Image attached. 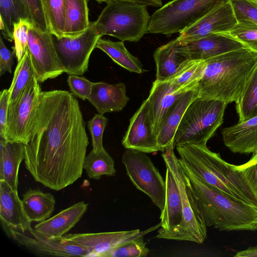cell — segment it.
Returning a JSON list of instances; mask_svg holds the SVG:
<instances>
[{
  "label": "cell",
  "instance_id": "4dcf8cb0",
  "mask_svg": "<svg viewBox=\"0 0 257 257\" xmlns=\"http://www.w3.org/2000/svg\"><path fill=\"white\" fill-rule=\"evenodd\" d=\"M83 169L89 179L95 180L103 175L114 176L116 173L114 161L105 149L98 152L91 150L85 158Z\"/></svg>",
  "mask_w": 257,
  "mask_h": 257
},
{
  "label": "cell",
  "instance_id": "cb8c5ba5",
  "mask_svg": "<svg viewBox=\"0 0 257 257\" xmlns=\"http://www.w3.org/2000/svg\"><path fill=\"white\" fill-rule=\"evenodd\" d=\"M198 97L197 90L186 92L169 109L157 136L160 151L174 147V137L183 116L190 104Z\"/></svg>",
  "mask_w": 257,
  "mask_h": 257
},
{
  "label": "cell",
  "instance_id": "836d02e7",
  "mask_svg": "<svg viewBox=\"0 0 257 257\" xmlns=\"http://www.w3.org/2000/svg\"><path fill=\"white\" fill-rule=\"evenodd\" d=\"M48 31L60 38L64 36V0H41Z\"/></svg>",
  "mask_w": 257,
  "mask_h": 257
},
{
  "label": "cell",
  "instance_id": "9c48e42d",
  "mask_svg": "<svg viewBox=\"0 0 257 257\" xmlns=\"http://www.w3.org/2000/svg\"><path fill=\"white\" fill-rule=\"evenodd\" d=\"M35 76L18 99L9 104L5 140L28 144L36 121L41 93Z\"/></svg>",
  "mask_w": 257,
  "mask_h": 257
},
{
  "label": "cell",
  "instance_id": "7c38bea8",
  "mask_svg": "<svg viewBox=\"0 0 257 257\" xmlns=\"http://www.w3.org/2000/svg\"><path fill=\"white\" fill-rule=\"evenodd\" d=\"M27 49L35 76L39 83L56 78L64 72L50 33L43 31L32 25L29 30Z\"/></svg>",
  "mask_w": 257,
  "mask_h": 257
},
{
  "label": "cell",
  "instance_id": "e575fe53",
  "mask_svg": "<svg viewBox=\"0 0 257 257\" xmlns=\"http://www.w3.org/2000/svg\"><path fill=\"white\" fill-rule=\"evenodd\" d=\"M235 108L239 122L257 116V69L243 94L235 102Z\"/></svg>",
  "mask_w": 257,
  "mask_h": 257
},
{
  "label": "cell",
  "instance_id": "ab89813d",
  "mask_svg": "<svg viewBox=\"0 0 257 257\" xmlns=\"http://www.w3.org/2000/svg\"><path fill=\"white\" fill-rule=\"evenodd\" d=\"M237 21L247 20L257 24V6L250 0H229Z\"/></svg>",
  "mask_w": 257,
  "mask_h": 257
},
{
  "label": "cell",
  "instance_id": "b9f144b4",
  "mask_svg": "<svg viewBox=\"0 0 257 257\" xmlns=\"http://www.w3.org/2000/svg\"><path fill=\"white\" fill-rule=\"evenodd\" d=\"M27 9L31 21L38 29L48 32L41 0H20Z\"/></svg>",
  "mask_w": 257,
  "mask_h": 257
},
{
  "label": "cell",
  "instance_id": "8d00e7d4",
  "mask_svg": "<svg viewBox=\"0 0 257 257\" xmlns=\"http://www.w3.org/2000/svg\"><path fill=\"white\" fill-rule=\"evenodd\" d=\"M229 33L246 48L257 52V24L247 20L237 21Z\"/></svg>",
  "mask_w": 257,
  "mask_h": 257
},
{
  "label": "cell",
  "instance_id": "4fadbf2b",
  "mask_svg": "<svg viewBox=\"0 0 257 257\" xmlns=\"http://www.w3.org/2000/svg\"><path fill=\"white\" fill-rule=\"evenodd\" d=\"M161 223L152 226L146 230L139 229L100 233H69L58 237L63 242L77 244L88 253V257H101L102 255L128 241L144 236L161 226Z\"/></svg>",
  "mask_w": 257,
  "mask_h": 257
},
{
  "label": "cell",
  "instance_id": "277c9868",
  "mask_svg": "<svg viewBox=\"0 0 257 257\" xmlns=\"http://www.w3.org/2000/svg\"><path fill=\"white\" fill-rule=\"evenodd\" d=\"M179 161L189 179L207 227L224 231L257 230V208L207 185Z\"/></svg>",
  "mask_w": 257,
  "mask_h": 257
},
{
  "label": "cell",
  "instance_id": "d590c367",
  "mask_svg": "<svg viewBox=\"0 0 257 257\" xmlns=\"http://www.w3.org/2000/svg\"><path fill=\"white\" fill-rule=\"evenodd\" d=\"M146 244L142 236L116 246L101 257H145L150 251Z\"/></svg>",
  "mask_w": 257,
  "mask_h": 257
},
{
  "label": "cell",
  "instance_id": "e0dca14e",
  "mask_svg": "<svg viewBox=\"0 0 257 257\" xmlns=\"http://www.w3.org/2000/svg\"><path fill=\"white\" fill-rule=\"evenodd\" d=\"M154 58L160 81L171 78L192 61L186 44L177 38L158 48Z\"/></svg>",
  "mask_w": 257,
  "mask_h": 257
},
{
  "label": "cell",
  "instance_id": "d6a6232c",
  "mask_svg": "<svg viewBox=\"0 0 257 257\" xmlns=\"http://www.w3.org/2000/svg\"><path fill=\"white\" fill-rule=\"evenodd\" d=\"M35 77L30 54L27 49L22 59L18 62L14 74L10 92L9 104L16 101Z\"/></svg>",
  "mask_w": 257,
  "mask_h": 257
},
{
  "label": "cell",
  "instance_id": "3957f363",
  "mask_svg": "<svg viewBox=\"0 0 257 257\" xmlns=\"http://www.w3.org/2000/svg\"><path fill=\"white\" fill-rule=\"evenodd\" d=\"M176 147L180 162L201 181L238 202L257 208V199L235 165L226 162L206 145L187 143Z\"/></svg>",
  "mask_w": 257,
  "mask_h": 257
},
{
  "label": "cell",
  "instance_id": "74e56055",
  "mask_svg": "<svg viewBox=\"0 0 257 257\" xmlns=\"http://www.w3.org/2000/svg\"><path fill=\"white\" fill-rule=\"evenodd\" d=\"M32 25L31 21L27 20H21L14 25L13 50L18 62L22 59L27 49L29 30Z\"/></svg>",
  "mask_w": 257,
  "mask_h": 257
},
{
  "label": "cell",
  "instance_id": "603a6c76",
  "mask_svg": "<svg viewBox=\"0 0 257 257\" xmlns=\"http://www.w3.org/2000/svg\"><path fill=\"white\" fill-rule=\"evenodd\" d=\"M224 144L232 152L254 154L257 152V116L222 130Z\"/></svg>",
  "mask_w": 257,
  "mask_h": 257
},
{
  "label": "cell",
  "instance_id": "f1b7e54d",
  "mask_svg": "<svg viewBox=\"0 0 257 257\" xmlns=\"http://www.w3.org/2000/svg\"><path fill=\"white\" fill-rule=\"evenodd\" d=\"M0 17L2 34L10 42L14 41L15 24L21 20L31 21L29 13L20 0H0Z\"/></svg>",
  "mask_w": 257,
  "mask_h": 257
},
{
  "label": "cell",
  "instance_id": "83f0119b",
  "mask_svg": "<svg viewBox=\"0 0 257 257\" xmlns=\"http://www.w3.org/2000/svg\"><path fill=\"white\" fill-rule=\"evenodd\" d=\"M88 1L64 0V37H77L88 29L90 24Z\"/></svg>",
  "mask_w": 257,
  "mask_h": 257
},
{
  "label": "cell",
  "instance_id": "ffe728a7",
  "mask_svg": "<svg viewBox=\"0 0 257 257\" xmlns=\"http://www.w3.org/2000/svg\"><path fill=\"white\" fill-rule=\"evenodd\" d=\"M184 93L175 90L170 79L163 81L156 80L153 82L147 99L150 119L156 136L167 112Z\"/></svg>",
  "mask_w": 257,
  "mask_h": 257
},
{
  "label": "cell",
  "instance_id": "4316f807",
  "mask_svg": "<svg viewBox=\"0 0 257 257\" xmlns=\"http://www.w3.org/2000/svg\"><path fill=\"white\" fill-rule=\"evenodd\" d=\"M22 204L30 220L40 222L49 218L56 204L54 196L38 189L28 190L23 195Z\"/></svg>",
  "mask_w": 257,
  "mask_h": 257
},
{
  "label": "cell",
  "instance_id": "ba28073f",
  "mask_svg": "<svg viewBox=\"0 0 257 257\" xmlns=\"http://www.w3.org/2000/svg\"><path fill=\"white\" fill-rule=\"evenodd\" d=\"M229 0H173L151 17L148 32L170 35L181 32Z\"/></svg>",
  "mask_w": 257,
  "mask_h": 257
},
{
  "label": "cell",
  "instance_id": "1f68e13d",
  "mask_svg": "<svg viewBox=\"0 0 257 257\" xmlns=\"http://www.w3.org/2000/svg\"><path fill=\"white\" fill-rule=\"evenodd\" d=\"M205 64V60H192L183 69L169 79L175 90L182 93L197 90Z\"/></svg>",
  "mask_w": 257,
  "mask_h": 257
},
{
  "label": "cell",
  "instance_id": "5b68a950",
  "mask_svg": "<svg viewBox=\"0 0 257 257\" xmlns=\"http://www.w3.org/2000/svg\"><path fill=\"white\" fill-rule=\"evenodd\" d=\"M174 149L173 146L168 147L163 152L162 157L166 166L172 172L179 188L182 204V219L171 230L158 231L156 237L201 244L207 236V226L189 179L175 155Z\"/></svg>",
  "mask_w": 257,
  "mask_h": 257
},
{
  "label": "cell",
  "instance_id": "7402d4cb",
  "mask_svg": "<svg viewBox=\"0 0 257 257\" xmlns=\"http://www.w3.org/2000/svg\"><path fill=\"white\" fill-rule=\"evenodd\" d=\"M88 206V204L84 201L78 202L47 220L38 223L34 229L48 237H62L80 221Z\"/></svg>",
  "mask_w": 257,
  "mask_h": 257
},
{
  "label": "cell",
  "instance_id": "52a82bcc",
  "mask_svg": "<svg viewBox=\"0 0 257 257\" xmlns=\"http://www.w3.org/2000/svg\"><path fill=\"white\" fill-rule=\"evenodd\" d=\"M227 104L198 97L186 109L177 130L174 147L183 144L206 145L223 122Z\"/></svg>",
  "mask_w": 257,
  "mask_h": 257
},
{
  "label": "cell",
  "instance_id": "2e32d148",
  "mask_svg": "<svg viewBox=\"0 0 257 257\" xmlns=\"http://www.w3.org/2000/svg\"><path fill=\"white\" fill-rule=\"evenodd\" d=\"M122 144L126 149L146 153L160 151L150 119L147 99L130 119Z\"/></svg>",
  "mask_w": 257,
  "mask_h": 257
},
{
  "label": "cell",
  "instance_id": "6da1fadb",
  "mask_svg": "<svg viewBox=\"0 0 257 257\" xmlns=\"http://www.w3.org/2000/svg\"><path fill=\"white\" fill-rule=\"evenodd\" d=\"M88 138L78 100L63 90L42 91L25 165L36 182L59 191L81 177Z\"/></svg>",
  "mask_w": 257,
  "mask_h": 257
},
{
  "label": "cell",
  "instance_id": "7dc6e473",
  "mask_svg": "<svg viewBox=\"0 0 257 257\" xmlns=\"http://www.w3.org/2000/svg\"><path fill=\"white\" fill-rule=\"evenodd\" d=\"M235 257H257V245L250 246L246 249L237 251Z\"/></svg>",
  "mask_w": 257,
  "mask_h": 257
},
{
  "label": "cell",
  "instance_id": "8fae6325",
  "mask_svg": "<svg viewBox=\"0 0 257 257\" xmlns=\"http://www.w3.org/2000/svg\"><path fill=\"white\" fill-rule=\"evenodd\" d=\"M101 37L93 22H90L85 32L75 37L58 38L52 35L56 51L64 72L69 75L84 74L88 70L90 55Z\"/></svg>",
  "mask_w": 257,
  "mask_h": 257
},
{
  "label": "cell",
  "instance_id": "c3c4849f",
  "mask_svg": "<svg viewBox=\"0 0 257 257\" xmlns=\"http://www.w3.org/2000/svg\"><path fill=\"white\" fill-rule=\"evenodd\" d=\"M251 2L254 3L257 6V0H250Z\"/></svg>",
  "mask_w": 257,
  "mask_h": 257
},
{
  "label": "cell",
  "instance_id": "f35d334b",
  "mask_svg": "<svg viewBox=\"0 0 257 257\" xmlns=\"http://www.w3.org/2000/svg\"><path fill=\"white\" fill-rule=\"evenodd\" d=\"M108 121L103 114L96 113L87 122V127L90 133L92 150L98 152L104 149L103 146V135Z\"/></svg>",
  "mask_w": 257,
  "mask_h": 257
},
{
  "label": "cell",
  "instance_id": "44dd1931",
  "mask_svg": "<svg viewBox=\"0 0 257 257\" xmlns=\"http://www.w3.org/2000/svg\"><path fill=\"white\" fill-rule=\"evenodd\" d=\"M98 113L120 111L126 105L130 98L124 83L109 84L104 82H94L87 99Z\"/></svg>",
  "mask_w": 257,
  "mask_h": 257
},
{
  "label": "cell",
  "instance_id": "30bf717a",
  "mask_svg": "<svg viewBox=\"0 0 257 257\" xmlns=\"http://www.w3.org/2000/svg\"><path fill=\"white\" fill-rule=\"evenodd\" d=\"M122 163L134 185L146 194L161 212L165 205V180L151 158L146 153L126 149Z\"/></svg>",
  "mask_w": 257,
  "mask_h": 257
},
{
  "label": "cell",
  "instance_id": "7a4b0ae2",
  "mask_svg": "<svg viewBox=\"0 0 257 257\" xmlns=\"http://www.w3.org/2000/svg\"><path fill=\"white\" fill-rule=\"evenodd\" d=\"M197 91L198 97L227 104L242 95L257 69V52L247 48L205 60Z\"/></svg>",
  "mask_w": 257,
  "mask_h": 257
},
{
  "label": "cell",
  "instance_id": "484cf974",
  "mask_svg": "<svg viewBox=\"0 0 257 257\" xmlns=\"http://www.w3.org/2000/svg\"><path fill=\"white\" fill-rule=\"evenodd\" d=\"M166 167V195L164 207L161 212L160 231L172 230L180 223L183 216L181 198L177 184L170 169Z\"/></svg>",
  "mask_w": 257,
  "mask_h": 257
},
{
  "label": "cell",
  "instance_id": "7bdbcfd3",
  "mask_svg": "<svg viewBox=\"0 0 257 257\" xmlns=\"http://www.w3.org/2000/svg\"><path fill=\"white\" fill-rule=\"evenodd\" d=\"M235 169L243 175L257 199V152L245 163L235 165Z\"/></svg>",
  "mask_w": 257,
  "mask_h": 257
},
{
  "label": "cell",
  "instance_id": "ee69618b",
  "mask_svg": "<svg viewBox=\"0 0 257 257\" xmlns=\"http://www.w3.org/2000/svg\"><path fill=\"white\" fill-rule=\"evenodd\" d=\"M16 56L14 51H10L6 46L3 39L0 37V75H4L6 72H12L14 65V57Z\"/></svg>",
  "mask_w": 257,
  "mask_h": 257
},
{
  "label": "cell",
  "instance_id": "d4e9b609",
  "mask_svg": "<svg viewBox=\"0 0 257 257\" xmlns=\"http://www.w3.org/2000/svg\"><path fill=\"white\" fill-rule=\"evenodd\" d=\"M25 145L17 142H7L0 138V180L6 182L18 191V173L25 160Z\"/></svg>",
  "mask_w": 257,
  "mask_h": 257
},
{
  "label": "cell",
  "instance_id": "bcb514c9",
  "mask_svg": "<svg viewBox=\"0 0 257 257\" xmlns=\"http://www.w3.org/2000/svg\"><path fill=\"white\" fill-rule=\"evenodd\" d=\"M98 3H107L108 2L114 0H95ZM128 1L138 4L145 5L147 6L160 7L162 5V0H119Z\"/></svg>",
  "mask_w": 257,
  "mask_h": 257
},
{
  "label": "cell",
  "instance_id": "d6986e66",
  "mask_svg": "<svg viewBox=\"0 0 257 257\" xmlns=\"http://www.w3.org/2000/svg\"><path fill=\"white\" fill-rule=\"evenodd\" d=\"M185 43L192 60L204 61L224 53L246 48L229 32L211 33Z\"/></svg>",
  "mask_w": 257,
  "mask_h": 257
},
{
  "label": "cell",
  "instance_id": "9a60e30c",
  "mask_svg": "<svg viewBox=\"0 0 257 257\" xmlns=\"http://www.w3.org/2000/svg\"><path fill=\"white\" fill-rule=\"evenodd\" d=\"M237 22L229 1L217 6L180 33L183 42L195 40L213 33L229 32Z\"/></svg>",
  "mask_w": 257,
  "mask_h": 257
},
{
  "label": "cell",
  "instance_id": "5bb4252c",
  "mask_svg": "<svg viewBox=\"0 0 257 257\" xmlns=\"http://www.w3.org/2000/svg\"><path fill=\"white\" fill-rule=\"evenodd\" d=\"M4 231L19 244L39 255L88 256L87 251L81 246L74 243L63 242L58 238L46 237L34 228L26 232L13 229Z\"/></svg>",
  "mask_w": 257,
  "mask_h": 257
},
{
  "label": "cell",
  "instance_id": "8992f818",
  "mask_svg": "<svg viewBox=\"0 0 257 257\" xmlns=\"http://www.w3.org/2000/svg\"><path fill=\"white\" fill-rule=\"evenodd\" d=\"M93 22L102 36L108 35L121 41L137 42L148 32L151 17L147 6L125 1L108 2Z\"/></svg>",
  "mask_w": 257,
  "mask_h": 257
},
{
  "label": "cell",
  "instance_id": "f6af8a7d",
  "mask_svg": "<svg viewBox=\"0 0 257 257\" xmlns=\"http://www.w3.org/2000/svg\"><path fill=\"white\" fill-rule=\"evenodd\" d=\"M10 92L9 89L2 90L0 93V138L5 140L8 108L9 104Z\"/></svg>",
  "mask_w": 257,
  "mask_h": 257
},
{
  "label": "cell",
  "instance_id": "ac0fdd59",
  "mask_svg": "<svg viewBox=\"0 0 257 257\" xmlns=\"http://www.w3.org/2000/svg\"><path fill=\"white\" fill-rule=\"evenodd\" d=\"M0 219L4 230L26 232L32 229V222L25 212L18 191L3 180H0Z\"/></svg>",
  "mask_w": 257,
  "mask_h": 257
},
{
  "label": "cell",
  "instance_id": "60d3db41",
  "mask_svg": "<svg viewBox=\"0 0 257 257\" xmlns=\"http://www.w3.org/2000/svg\"><path fill=\"white\" fill-rule=\"evenodd\" d=\"M67 83L71 93L83 100L88 99L94 83L84 77L76 75H69Z\"/></svg>",
  "mask_w": 257,
  "mask_h": 257
},
{
  "label": "cell",
  "instance_id": "f546056e",
  "mask_svg": "<svg viewBox=\"0 0 257 257\" xmlns=\"http://www.w3.org/2000/svg\"><path fill=\"white\" fill-rule=\"evenodd\" d=\"M96 48L105 53L116 63L127 70L141 74L143 66L138 58L131 54L125 47L123 41L114 42L100 38Z\"/></svg>",
  "mask_w": 257,
  "mask_h": 257
}]
</instances>
